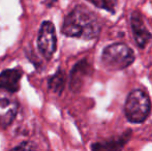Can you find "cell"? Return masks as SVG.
Listing matches in <instances>:
<instances>
[{"label": "cell", "mask_w": 152, "mask_h": 151, "mask_svg": "<svg viewBox=\"0 0 152 151\" xmlns=\"http://www.w3.org/2000/svg\"><path fill=\"white\" fill-rule=\"evenodd\" d=\"M130 24H132V30L134 38L136 40L139 48L144 49L149 40L152 38L150 31L147 29L146 25L143 20V16L140 12L134 10L130 17Z\"/></svg>", "instance_id": "obj_7"}, {"label": "cell", "mask_w": 152, "mask_h": 151, "mask_svg": "<svg viewBox=\"0 0 152 151\" xmlns=\"http://www.w3.org/2000/svg\"><path fill=\"white\" fill-rule=\"evenodd\" d=\"M132 131H127L124 133H122L120 137L116 139H111L104 142H96L91 145L92 151H122L125 144L128 142Z\"/></svg>", "instance_id": "obj_9"}, {"label": "cell", "mask_w": 152, "mask_h": 151, "mask_svg": "<svg viewBox=\"0 0 152 151\" xmlns=\"http://www.w3.org/2000/svg\"><path fill=\"white\" fill-rule=\"evenodd\" d=\"M19 104L15 97L0 93V126L7 127L16 118Z\"/></svg>", "instance_id": "obj_6"}, {"label": "cell", "mask_w": 152, "mask_h": 151, "mask_svg": "<svg viewBox=\"0 0 152 151\" xmlns=\"http://www.w3.org/2000/svg\"><path fill=\"white\" fill-rule=\"evenodd\" d=\"M102 26L94 12L83 5H78L64 18L62 34L68 37L90 40L99 35Z\"/></svg>", "instance_id": "obj_1"}, {"label": "cell", "mask_w": 152, "mask_h": 151, "mask_svg": "<svg viewBox=\"0 0 152 151\" xmlns=\"http://www.w3.org/2000/svg\"><path fill=\"white\" fill-rule=\"evenodd\" d=\"M151 112V101L148 94L142 89H134L127 95L124 105V115L128 122L143 123Z\"/></svg>", "instance_id": "obj_2"}, {"label": "cell", "mask_w": 152, "mask_h": 151, "mask_svg": "<svg viewBox=\"0 0 152 151\" xmlns=\"http://www.w3.org/2000/svg\"><path fill=\"white\" fill-rule=\"evenodd\" d=\"M66 82V77L64 71L61 69H59L48 81V88L50 91H52L55 94L60 95L64 90Z\"/></svg>", "instance_id": "obj_10"}, {"label": "cell", "mask_w": 152, "mask_h": 151, "mask_svg": "<svg viewBox=\"0 0 152 151\" xmlns=\"http://www.w3.org/2000/svg\"><path fill=\"white\" fill-rule=\"evenodd\" d=\"M37 48L40 55L46 60H50L57 49V37L55 27L52 22L45 21L38 31Z\"/></svg>", "instance_id": "obj_4"}, {"label": "cell", "mask_w": 152, "mask_h": 151, "mask_svg": "<svg viewBox=\"0 0 152 151\" xmlns=\"http://www.w3.org/2000/svg\"><path fill=\"white\" fill-rule=\"evenodd\" d=\"M10 151H37V149H36V146L34 145V143L30 141H25L19 144L16 147H14Z\"/></svg>", "instance_id": "obj_12"}, {"label": "cell", "mask_w": 152, "mask_h": 151, "mask_svg": "<svg viewBox=\"0 0 152 151\" xmlns=\"http://www.w3.org/2000/svg\"><path fill=\"white\" fill-rule=\"evenodd\" d=\"M92 66L87 59L80 60L75 64L69 76V88L72 92H79L83 88L85 82L92 75Z\"/></svg>", "instance_id": "obj_5"}, {"label": "cell", "mask_w": 152, "mask_h": 151, "mask_svg": "<svg viewBox=\"0 0 152 151\" xmlns=\"http://www.w3.org/2000/svg\"><path fill=\"white\" fill-rule=\"evenodd\" d=\"M20 69H10L0 73V89L10 93H16L20 90V83L22 78Z\"/></svg>", "instance_id": "obj_8"}, {"label": "cell", "mask_w": 152, "mask_h": 151, "mask_svg": "<svg viewBox=\"0 0 152 151\" xmlns=\"http://www.w3.org/2000/svg\"><path fill=\"white\" fill-rule=\"evenodd\" d=\"M134 53L125 44H113L107 46L102 53V63L109 71H122L134 63Z\"/></svg>", "instance_id": "obj_3"}, {"label": "cell", "mask_w": 152, "mask_h": 151, "mask_svg": "<svg viewBox=\"0 0 152 151\" xmlns=\"http://www.w3.org/2000/svg\"><path fill=\"white\" fill-rule=\"evenodd\" d=\"M93 5H95L98 8H102L108 12L114 14L115 12V5L112 0H88Z\"/></svg>", "instance_id": "obj_11"}]
</instances>
